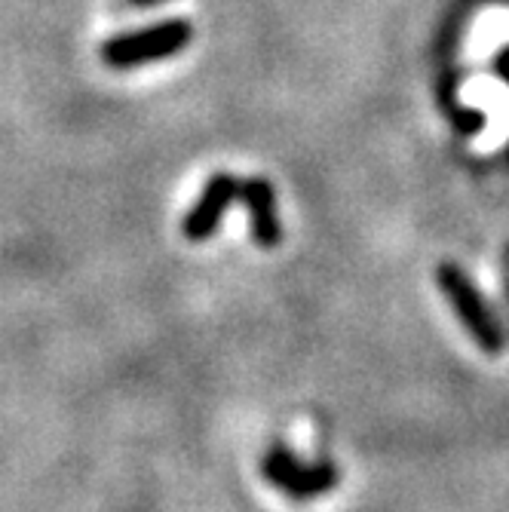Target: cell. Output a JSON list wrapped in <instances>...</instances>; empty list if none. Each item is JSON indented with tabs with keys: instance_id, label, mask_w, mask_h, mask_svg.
Returning a JSON list of instances; mask_svg holds the SVG:
<instances>
[{
	"instance_id": "cell-4",
	"label": "cell",
	"mask_w": 509,
	"mask_h": 512,
	"mask_svg": "<svg viewBox=\"0 0 509 512\" xmlns=\"http://www.w3.org/2000/svg\"><path fill=\"white\" fill-rule=\"evenodd\" d=\"M237 197H240V181L230 172H215L203 188L200 200L194 203V209L188 212V218H184V224H181L184 237H188L191 243L209 240L218 230L224 212L230 209V203H234Z\"/></svg>"
},
{
	"instance_id": "cell-2",
	"label": "cell",
	"mask_w": 509,
	"mask_h": 512,
	"mask_svg": "<svg viewBox=\"0 0 509 512\" xmlns=\"http://www.w3.org/2000/svg\"><path fill=\"white\" fill-rule=\"evenodd\" d=\"M194 28L188 19H172V22H160L154 28H142L135 34H123L114 37L102 46V59L111 68H132V65H145V62H157L166 59L184 46L191 43Z\"/></svg>"
},
{
	"instance_id": "cell-6",
	"label": "cell",
	"mask_w": 509,
	"mask_h": 512,
	"mask_svg": "<svg viewBox=\"0 0 509 512\" xmlns=\"http://www.w3.org/2000/svg\"><path fill=\"white\" fill-rule=\"evenodd\" d=\"M157 4H163V0H129V7H135V10H148V7H157Z\"/></svg>"
},
{
	"instance_id": "cell-5",
	"label": "cell",
	"mask_w": 509,
	"mask_h": 512,
	"mask_svg": "<svg viewBox=\"0 0 509 512\" xmlns=\"http://www.w3.org/2000/svg\"><path fill=\"white\" fill-rule=\"evenodd\" d=\"M240 200L249 212L252 221V240L261 249H273L283 240V224H280V212H276V191L273 184L264 178H249L240 184Z\"/></svg>"
},
{
	"instance_id": "cell-3",
	"label": "cell",
	"mask_w": 509,
	"mask_h": 512,
	"mask_svg": "<svg viewBox=\"0 0 509 512\" xmlns=\"http://www.w3.org/2000/svg\"><path fill=\"white\" fill-rule=\"evenodd\" d=\"M436 283L445 292V298L454 307V313L460 316V322L467 325V332L476 338V344L485 353H500L503 350L500 322L494 319V313L485 304V298L479 295V289L470 283V276L460 270L457 264H439Z\"/></svg>"
},
{
	"instance_id": "cell-1",
	"label": "cell",
	"mask_w": 509,
	"mask_h": 512,
	"mask_svg": "<svg viewBox=\"0 0 509 512\" xmlns=\"http://www.w3.org/2000/svg\"><path fill=\"white\" fill-rule=\"evenodd\" d=\"M261 476L276 491H283L289 500H316L322 494H329L341 482V473H338V467L332 460L304 463L286 445H273L264 454Z\"/></svg>"
},
{
	"instance_id": "cell-7",
	"label": "cell",
	"mask_w": 509,
	"mask_h": 512,
	"mask_svg": "<svg viewBox=\"0 0 509 512\" xmlns=\"http://www.w3.org/2000/svg\"><path fill=\"white\" fill-rule=\"evenodd\" d=\"M506 295H509V252H506Z\"/></svg>"
}]
</instances>
